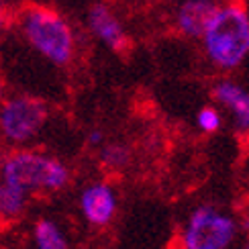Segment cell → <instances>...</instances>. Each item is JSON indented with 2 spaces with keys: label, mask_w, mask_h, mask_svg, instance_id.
I'll list each match as a JSON object with an SVG mask.
<instances>
[{
  "label": "cell",
  "mask_w": 249,
  "mask_h": 249,
  "mask_svg": "<svg viewBox=\"0 0 249 249\" xmlns=\"http://www.w3.org/2000/svg\"><path fill=\"white\" fill-rule=\"evenodd\" d=\"M18 31L27 45L55 68H68L76 57V33L57 10L29 4L18 13Z\"/></svg>",
  "instance_id": "1"
},
{
  "label": "cell",
  "mask_w": 249,
  "mask_h": 249,
  "mask_svg": "<svg viewBox=\"0 0 249 249\" xmlns=\"http://www.w3.org/2000/svg\"><path fill=\"white\" fill-rule=\"evenodd\" d=\"M209 64L233 71L249 57V15L237 0L223 2L200 39Z\"/></svg>",
  "instance_id": "2"
},
{
  "label": "cell",
  "mask_w": 249,
  "mask_h": 249,
  "mask_svg": "<svg viewBox=\"0 0 249 249\" xmlns=\"http://www.w3.org/2000/svg\"><path fill=\"white\" fill-rule=\"evenodd\" d=\"M0 180L31 194L61 192L71 180V172L55 155L35 149H13L0 158Z\"/></svg>",
  "instance_id": "3"
},
{
  "label": "cell",
  "mask_w": 249,
  "mask_h": 249,
  "mask_svg": "<svg viewBox=\"0 0 249 249\" xmlns=\"http://www.w3.org/2000/svg\"><path fill=\"white\" fill-rule=\"evenodd\" d=\"M239 225L229 213L214 204L192 209L182 227V249H231Z\"/></svg>",
  "instance_id": "4"
},
{
  "label": "cell",
  "mask_w": 249,
  "mask_h": 249,
  "mask_svg": "<svg viewBox=\"0 0 249 249\" xmlns=\"http://www.w3.org/2000/svg\"><path fill=\"white\" fill-rule=\"evenodd\" d=\"M49 108L41 98L15 94L0 102V137L10 147L33 141L47 123Z\"/></svg>",
  "instance_id": "5"
},
{
  "label": "cell",
  "mask_w": 249,
  "mask_h": 249,
  "mask_svg": "<svg viewBox=\"0 0 249 249\" xmlns=\"http://www.w3.org/2000/svg\"><path fill=\"white\" fill-rule=\"evenodd\" d=\"M80 214L90 227H108L119 213V196L117 190L108 182H90L84 186L78 198Z\"/></svg>",
  "instance_id": "6"
},
{
  "label": "cell",
  "mask_w": 249,
  "mask_h": 249,
  "mask_svg": "<svg viewBox=\"0 0 249 249\" xmlns=\"http://www.w3.org/2000/svg\"><path fill=\"white\" fill-rule=\"evenodd\" d=\"M86 27L90 35L100 41L105 47H108L115 53H123L129 47V35L124 31L121 18L107 2L96 0L92 2L86 13Z\"/></svg>",
  "instance_id": "7"
},
{
  "label": "cell",
  "mask_w": 249,
  "mask_h": 249,
  "mask_svg": "<svg viewBox=\"0 0 249 249\" xmlns=\"http://www.w3.org/2000/svg\"><path fill=\"white\" fill-rule=\"evenodd\" d=\"M219 6L216 0H182L174 13V25L180 35L200 41Z\"/></svg>",
  "instance_id": "8"
},
{
  "label": "cell",
  "mask_w": 249,
  "mask_h": 249,
  "mask_svg": "<svg viewBox=\"0 0 249 249\" xmlns=\"http://www.w3.org/2000/svg\"><path fill=\"white\" fill-rule=\"evenodd\" d=\"M213 98L231 115L233 129L239 135L249 133V90L239 82L223 78L213 86Z\"/></svg>",
  "instance_id": "9"
},
{
  "label": "cell",
  "mask_w": 249,
  "mask_h": 249,
  "mask_svg": "<svg viewBox=\"0 0 249 249\" xmlns=\"http://www.w3.org/2000/svg\"><path fill=\"white\" fill-rule=\"evenodd\" d=\"M29 194L0 180V223H13L25 214Z\"/></svg>",
  "instance_id": "10"
},
{
  "label": "cell",
  "mask_w": 249,
  "mask_h": 249,
  "mask_svg": "<svg viewBox=\"0 0 249 249\" xmlns=\"http://www.w3.org/2000/svg\"><path fill=\"white\" fill-rule=\"evenodd\" d=\"M35 249H70L68 235L53 219H39L33 225Z\"/></svg>",
  "instance_id": "11"
},
{
  "label": "cell",
  "mask_w": 249,
  "mask_h": 249,
  "mask_svg": "<svg viewBox=\"0 0 249 249\" xmlns=\"http://www.w3.org/2000/svg\"><path fill=\"white\" fill-rule=\"evenodd\" d=\"M98 161L102 168L110 172L124 170L131 161V149L124 143H105L98 149Z\"/></svg>",
  "instance_id": "12"
},
{
  "label": "cell",
  "mask_w": 249,
  "mask_h": 249,
  "mask_svg": "<svg viewBox=\"0 0 249 249\" xmlns=\"http://www.w3.org/2000/svg\"><path fill=\"white\" fill-rule=\"evenodd\" d=\"M223 124V115L219 112V108L214 107H202L196 115V127H198L202 133H216Z\"/></svg>",
  "instance_id": "13"
},
{
  "label": "cell",
  "mask_w": 249,
  "mask_h": 249,
  "mask_svg": "<svg viewBox=\"0 0 249 249\" xmlns=\"http://www.w3.org/2000/svg\"><path fill=\"white\" fill-rule=\"evenodd\" d=\"M105 143H107V137H105V131H102V129H92V131H88V135H86V145H88V147L100 149Z\"/></svg>",
  "instance_id": "14"
},
{
  "label": "cell",
  "mask_w": 249,
  "mask_h": 249,
  "mask_svg": "<svg viewBox=\"0 0 249 249\" xmlns=\"http://www.w3.org/2000/svg\"><path fill=\"white\" fill-rule=\"evenodd\" d=\"M4 27H6V17H4V13H0V35L4 33Z\"/></svg>",
  "instance_id": "15"
},
{
  "label": "cell",
  "mask_w": 249,
  "mask_h": 249,
  "mask_svg": "<svg viewBox=\"0 0 249 249\" xmlns=\"http://www.w3.org/2000/svg\"><path fill=\"white\" fill-rule=\"evenodd\" d=\"M4 8H6V0H0V13H4Z\"/></svg>",
  "instance_id": "16"
},
{
  "label": "cell",
  "mask_w": 249,
  "mask_h": 249,
  "mask_svg": "<svg viewBox=\"0 0 249 249\" xmlns=\"http://www.w3.org/2000/svg\"><path fill=\"white\" fill-rule=\"evenodd\" d=\"M245 249H249V243H247V247H245Z\"/></svg>",
  "instance_id": "17"
}]
</instances>
